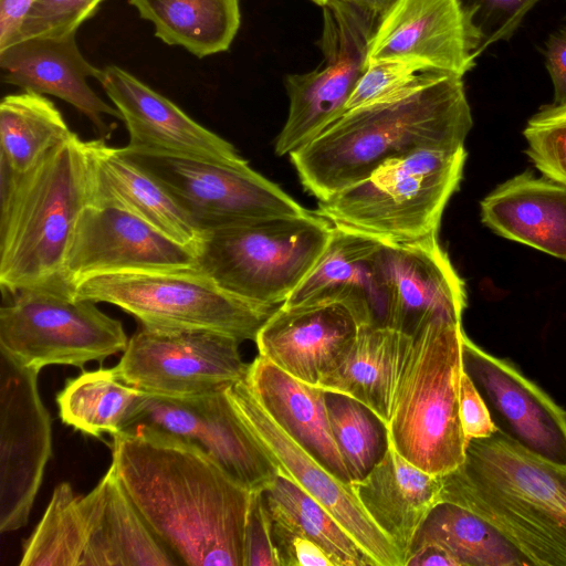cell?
Wrapping results in <instances>:
<instances>
[{
  "instance_id": "cell-1",
  "label": "cell",
  "mask_w": 566,
  "mask_h": 566,
  "mask_svg": "<svg viewBox=\"0 0 566 566\" xmlns=\"http://www.w3.org/2000/svg\"><path fill=\"white\" fill-rule=\"evenodd\" d=\"M112 437L122 486L181 564L243 566L251 491L180 437L144 426Z\"/></svg>"
},
{
  "instance_id": "cell-2",
  "label": "cell",
  "mask_w": 566,
  "mask_h": 566,
  "mask_svg": "<svg viewBox=\"0 0 566 566\" xmlns=\"http://www.w3.org/2000/svg\"><path fill=\"white\" fill-rule=\"evenodd\" d=\"M473 125L463 76L345 113L290 159L304 189L324 200L386 160L418 149L464 147Z\"/></svg>"
},
{
  "instance_id": "cell-3",
  "label": "cell",
  "mask_w": 566,
  "mask_h": 566,
  "mask_svg": "<svg viewBox=\"0 0 566 566\" xmlns=\"http://www.w3.org/2000/svg\"><path fill=\"white\" fill-rule=\"evenodd\" d=\"M441 480V502L492 523L533 566H566V467L496 430L470 439L463 463Z\"/></svg>"
},
{
  "instance_id": "cell-4",
  "label": "cell",
  "mask_w": 566,
  "mask_h": 566,
  "mask_svg": "<svg viewBox=\"0 0 566 566\" xmlns=\"http://www.w3.org/2000/svg\"><path fill=\"white\" fill-rule=\"evenodd\" d=\"M0 171L2 294L42 285L73 287L64 261L80 214L90 205L85 142L74 133L29 171L2 163Z\"/></svg>"
},
{
  "instance_id": "cell-5",
  "label": "cell",
  "mask_w": 566,
  "mask_h": 566,
  "mask_svg": "<svg viewBox=\"0 0 566 566\" xmlns=\"http://www.w3.org/2000/svg\"><path fill=\"white\" fill-rule=\"evenodd\" d=\"M463 334L461 323L437 319L410 335L387 424L395 450L433 475L455 470L465 459L469 441L460 417Z\"/></svg>"
},
{
  "instance_id": "cell-6",
  "label": "cell",
  "mask_w": 566,
  "mask_h": 566,
  "mask_svg": "<svg viewBox=\"0 0 566 566\" xmlns=\"http://www.w3.org/2000/svg\"><path fill=\"white\" fill-rule=\"evenodd\" d=\"M464 147L418 149L390 158L368 177L318 200L332 224L400 244L438 234L443 210L459 189Z\"/></svg>"
},
{
  "instance_id": "cell-7",
  "label": "cell",
  "mask_w": 566,
  "mask_h": 566,
  "mask_svg": "<svg viewBox=\"0 0 566 566\" xmlns=\"http://www.w3.org/2000/svg\"><path fill=\"white\" fill-rule=\"evenodd\" d=\"M333 224L315 211L203 231L198 268L227 292L256 305H282L313 269Z\"/></svg>"
},
{
  "instance_id": "cell-8",
  "label": "cell",
  "mask_w": 566,
  "mask_h": 566,
  "mask_svg": "<svg viewBox=\"0 0 566 566\" xmlns=\"http://www.w3.org/2000/svg\"><path fill=\"white\" fill-rule=\"evenodd\" d=\"M73 294L113 304L149 329H210L240 342H255L276 310L227 292L199 268L96 274L74 283Z\"/></svg>"
},
{
  "instance_id": "cell-9",
  "label": "cell",
  "mask_w": 566,
  "mask_h": 566,
  "mask_svg": "<svg viewBox=\"0 0 566 566\" xmlns=\"http://www.w3.org/2000/svg\"><path fill=\"white\" fill-rule=\"evenodd\" d=\"M2 295L0 349L24 366L83 368L127 347L122 322L97 303L75 297L72 286L42 285Z\"/></svg>"
},
{
  "instance_id": "cell-10",
  "label": "cell",
  "mask_w": 566,
  "mask_h": 566,
  "mask_svg": "<svg viewBox=\"0 0 566 566\" xmlns=\"http://www.w3.org/2000/svg\"><path fill=\"white\" fill-rule=\"evenodd\" d=\"M317 67L285 77L289 114L275 140L277 156L307 145L346 112L366 63L378 15L345 0H327Z\"/></svg>"
},
{
  "instance_id": "cell-11",
  "label": "cell",
  "mask_w": 566,
  "mask_h": 566,
  "mask_svg": "<svg viewBox=\"0 0 566 566\" xmlns=\"http://www.w3.org/2000/svg\"><path fill=\"white\" fill-rule=\"evenodd\" d=\"M122 150L171 195L201 232L308 211L248 161L226 165Z\"/></svg>"
},
{
  "instance_id": "cell-12",
  "label": "cell",
  "mask_w": 566,
  "mask_h": 566,
  "mask_svg": "<svg viewBox=\"0 0 566 566\" xmlns=\"http://www.w3.org/2000/svg\"><path fill=\"white\" fill-rule=\"evenodd\" d=\"M240 343L210 329L143 327L128 340L113 369L127 385L156 396L187 397L224 389L249 374Z\"/></svg>"
},
{
  "instance_id": "cell-13",
  "label": "cell",
  "mask_w": 566,
  "mask_h": 566,
  "mask_svg": "<svg viewBox=\"0 0 566 566\" xmlns=\"http://www.w3.org/2000/svg\"><path fill=\"white\" fill-rule=\"evenodd\" d=\"M38 369L0 349V532L23 527L52 455V419Z\"/></svg>"
},
{
  "instance_id": "cell-14",
  "label": "cell",
  "mask_w": 566,
  "mask_h": 566,
  "mask_svg": "<svg viewBox=\"0 0 566 566\" xmlns=\"http://www.w3.org/2000/svg\"><path fill=\"white\" fill-rule=\"evenodd\" d=\"M227 395L279 474L318 502L376 566H403L398 549L367 514L352 483L337 479L283 430L259 402L247 378L229 386Z\"/></svg>"
},
{
  "instance_id": "cell-15",
  "label": "cell",
  "mask_w": 566,
  "mask_h": 566,
  "mask_svg": "<svg viewBox=\"0 0 566 566\" xmlns=\"http://www.w3.org/2000/svg\"><path fill=\"white\" fill-rule=\"evenodd\" d=\"M136 426L198 444L251 492L264 491L279 475L274 463L237 413L227 388L187 397L145 392L125 430Z\"/></svg>"
},
{
  "instance_id": "cell-16",
  "label": "cell",
  "mask_w": 566,
  "mask_h": 566,
  "mask_svg": "<svg viewBox=\"0 0 566 566\" xmlns=\"http://www.w3.org/2000/svg\"><path fill=\"white\" fill-rule=\"evenodd\" d=\"M462 364L499 432L528 452L566 467V411L511 361L463 334Z\"/></svg>"
},
{
  "instance_id": "cell-17",
  "label": "cell",
  "mask_w": 566,
  "mask_h": 566,
  "mask_svg": "<svg viewBox=\"0 0 566 566\" xmlns=\"http://www.w3.org/2000/svg\"><path fill=\"white\" fill-rule=\"evenodd\" d=\"M198 268L196 253L135 214L87 205L76 222L64 275L77 281L103 273Z\"/></svg>"
},
{
  "instance_id": "cell-18",
  "label": "cell",
  "mask_w": 566,
  "mask_h": 566,
  "mask_svg": "<svg viewBox=\"0 0 566 566\" xmlns=\"http://www.w3.org/2000/svg\"><path fill=\"white\" fill-rule=\"evenodd\" d=\"M119 111L129 140L126 153L181 157L226 165L245 163L234 146L198 124L170 99L118 65L98 80Z\"/></svg>"
},
{
  "instance_id": "cell-19",
  "label": "cell",
  "mask_w": 566,
  "mask_h": 566,
  "mask_svg": "<svg viewBox=\"0 0 566 566\" xmlns=\"http://www.w3.org/2000/svg\"><path fill=\"white\" fill-rule=\"evenodd\" d=\"M479 49L460 0H390L378 15L365 65L413 59L464 76L475 66Z\"/></svg>"
},
{
  "instance_id": "cell-20",
  "label": "cell",
  "mask_w": 566,
  "mask_h": 566,
  "mask_svg": "<svg viewBox=\"0 0 566 566\" xmlns=\"http://www.w3.org/2000/svg\"><path fill=\"white\" fill-rule=\"evenodd\" d=\"M380 263L391 328L413 335L437 319L461 323L468 303L465 285L438 234L400 244L384 243Z\"/></svg>"
},
{
  "instance_id": "cell-21",
  "label": "cell",
  "mask_w": 566,
  "mask_h": 566,
  "mask_svg": "<svg viewBox=\"0 0 566 566\" xmlns=\"http://www.w3.org/2000/svg\"><path fill=\"white\" fill-rule=\"evenodd\" d=\"M384 242L333 224L324 252L282 304L339 302L360 326L390 327L388 293L380 263Z\"/></svg>"
},
{
  "instance_id": "cell-22",
  "label": "cell",
  "mask_w": 566,
  "mask_h": 566,
  "mask_svg": "<svg viewBox=\"0 0 566 566\" xmlns=\"http://www.w3.org/2000/svg\"><path fill=\"white\" fill-rule=\"evenodd\" d=\"M360 325L339 302L280 305L259 331V355L313 386L355 339Z\"/></svg>"
},
{
  "instance_id": "cell-23",
  "label": "cell",
  "mask_w": 566,
  "mask_h": 566,
  "mask_svg": "<svg viewBox=\"0 0 566 566\" xmlns=\"http://www.w3.org/2000/svg\"><path fill=\"white\" fill-rule=\"evenodd\" d=\"M75 34L29 38L0 50L2 78L23 91L63 99L87 117L105 138L111 127L104 116L122 120V115L88 85V77L99 80L102 69L84 57Z\"/></svg>"
},
{
  "instance_id": "cell-24",
  "label": "cell",
  "mask_w": 566,
  "mask_h": 566,
  "mask_svg": "<svg viewBox=\"0 0 566 566\" xmlns=\"http://www.w3.org/2000/svg\"><path fill=\"white\" fill-rule=\"evenodd\" d=\"M85 147L90 205L128 211L196 253L202 232L148 171L104 138L85 142Z\"/></svg>"
},
{
  "instance_id": "cell-25",
  "label": "cell",
  "mask_w": 566,
  "mask_h": 566,
  "mask_svg": "<svg viewBox=\"0 0 566 566\" xmlns=\"http://www.w3.org/2000/svg\"><path fill=\"white\" fill-rule=\"evenodd\" d=\"M83 501L88 537L82 566L181 564L146 523L112 464Z\"/></svg>"
},
{
  "instance_id": "cell-26",
  "label": "cell",
  "mask_w": 566,
  "mask_h": 566,
  "mask_svg": "<svg viewBox=\"0 0 566 566\" xmlns=\"http://www.w3.org/2000/svg\"><path fill=\"white\" fill-rule=\"evenodd\" d=\"M352 486L367 514L396 546L405 566L419 528L441 502V475L413 465L389 441L382 459Z\"/></svg>"
},
{
  "instance_id": "cell-27",
  "label": "cell",
  "mask_w": 566,
  "mask_h": 566,
  "mask_svg": "<svg viewBox=\"0 0 566 566\" xmlns=\"http://www.w3.org/2000/svg\"><path fill=\"white\" fill-rule=\"evenodd\" d=\"M481 221L494 233L566 261V187L525 171L480 202Z\"/></svg>"
},
{
  "instance_id": "cell-28",
  "label": "cell",
  "mask_w": 566,
  "mask_h": 566,
  "mask_svg": "<svg viewBox=\"0 0 566 566\" xmlns=\"http://www.w3.org/2000/svg\"><path fill=\"white\" fill-rule=\"evenodd\" d=\"M247 381L283 430L337 479L352 483L331 429L327 391L289 375L260 355L250 364Z\"/></svg>"
},
{
  "instance_id": "cell-29",
  "label": "cell",
  "mask_w": 566,
  "mask_h": 566,
  "mask_svg": "<svg viewBox=\"0 0 566 566\" xmlns=\"http://www.w3.org/2000/svg\"><path fill=\"white\" fill-rule=\"evenodd\" d=\"M409 337L391 327L360 326L317 387L358 400L388 424Z\"/></svg>"
},
{
  "instance_id": "cell-30",
  "label": "cell",
  "mask_w": 566,
  "mask_h": 566,
  "mask_svg": "<svg viewBox=\"0 0 566 566\" xmlns=\"http://www.w3.org/2000/svg\"><path fill=\"white\" fill-rule=\"evenodd\" d=\"M155 36L203 59L231 46L241 24L239 0H128Z\"/></svg>"
},
{
  "instance_id": "cell-31",
  "label": "cell",
  "mask_w": 566,
  "mask_h": 566,
  "mask_svg": "<svg viewBox=\"0 0 566 566\" xmlns=\"http://www.w3.org/2000/svg\"><path fill=\"white\" fill-rule=\"evenodd\" d=\"M423 543L443 546L460 566H533L496 526L450 502H440L432 509L411 548Z\"/></svg>"
},
{
  "instance_id": "cell-32",
  "label": "cell",
  "mask_w": 566,
  "mask_h": 566,
  "mask_svg": "<svg viewBox=\"0 0 566 566\" xmlns=\"http://www.w3.org/2000/svg\"><path fill=\"white\" fill-rule=\"evenodd\" d=\"M74 133L53 102L23 91L0 103V163L23 174Z\"/></svg>"
},
{
  "instance_id": "cell-33",
  "label": "cell",
  "mask_w": 566,
  "mask_h": 566,
  "mask_svg": "<svg viewBox=\"0 0 566 566\" xmlns=\"http://www.w3.org/2000/svg\"><path fill=\"white\" fill-rule=\"evenodd\" d=\"M144 391L120 380L113 368L84 371L56 395L61 420L93 437L125 430Z\"/></svg>"
},
{
  "instance_id": "cell-34",
  "label": "cell",
  "mask_w": 566,
  "mask_h": 566,
  "mask_svg": "<svg viewBox=\"0 0 566 566\" xmlns=\"http://www.w3.org/2000/svg\"><path fill=\"white\" fill-rule=\"evenodd\" d=\"M263 497L273 522L318 544L336 566H376L342 525L287 478L279 474Z\"/></svg>"
},
{
  "instance_id": "cell-35",
  "label": "cell",
  "mask_w": 566,
  "mask_h": 566,
  "mask_svg": "<svg viewBox=\"0 0 566 566\" xmlns=\"http://www.w3.org/2000/svg\"><path fill=\"white\" fill-rule=\"evenodd\" d=\"M87 537L83 495H76L70 483L62 482L25 542L20 565L82 566Z\"/></svg>"
},
{
  "instance_id": "cell-36",
  "label": "cell",
  "mask_w": 566,
  "mask_h": 566,
  "mask_svg": "<svg viewBox=\"0 0 566 566\" xmlns=\"http://www.w3.org/2000/svg\"><path fill=\"white\" fill-rule=\"evenodd\" d=\"M333 437L350 481L365 478L389 447L387 424L358 400L338 392L326 394Z\"/></svg>"
},
{
  "instance_id": "cell-37",
  "label": "cell",
  "mask_w": 566,
  "mask_h": 566,
  "mask_svg": "<svg viewBox=\"0 0 566 566\" xmlns=\"http://www.w3.org/2000/svg\"><path fill=\"white\" fill-rule=\"evenodd\" d=\"M450 74L419 60L387 59L368 63L350 94L346 112L405 97Z\"/></svg>"
},
{
  "instance_id": "cell-38",
  "label": "cell",
  "mask_w": 566,
  "mask_h": 566,
  "mask_svg": "<svg viewBox=\"0 0 566 566\" xmlns=\"http://www.w3.org/2000/svg\"><path fill=\"white\" fill-rule=\"evenodd\" d=\"M525 154L542 175L566 187V102L542 106L523 129Z\"/></svg>"
},
{
  "instance_id": "cell-39",
  "label": "cell",
  "mask_w": 566,
  "mask_h": 566,
  "mask_svg": "<svg viewBox=\"0 0 566 566\" xmlns=\"http://www.w3.org/2000/svg\"><path fill=\"white\" fill-rule=\"evenodd\" d=\"M104 0H34L25 14L17 40L34 36H64L76 33Z\"/></svg>"
},
{
  "instance_id": "cell-40",
  "label": "cell",
  "mask_w": 566,
  "mask_h": 566,
  "mask_svg": "<svg viewBox=\"0 0 566 566\" xmlns=\"http://www.w3.org/2000/svg\"><path fill=\"white\" fill-rule=\"evenodd\" d=\"M480 42V55L490 45L510 40L541 0H460Z\"/></svg>"
},
{
  "instance_id": "cell-41",
  "label": "cell",
  "mask_w": 566,
  "mask_h": 566,
  "mask_svg": "<svg viewBox=\"0 0 566 566\" xmlns=\"http://www.w3.org/2000/svg\"><path fill=\"white\" fill-rule=\"evenodd\" d=\"M243 566H280L263 491L251 492L244 528Z\"/></svg>"
},
{
  "instance_id": "cell-42",
  "label": "cell",
  "mask_w": 566,
  "mask_h": 566,
  "mask_svg": "<svg viewBox=\"0 0 566 566\" xmlns=\"http://www.w3.org/2000/svg\"><path fill=\"white\" fill-rule=\"evenodd\" d=\"M272 539L280 566H336L315 542L273 522Z\"/></svg>"
},
{
  "instance_id": "cell-43",
  "label": "cell",
  "mask_w": 566,
  "mask_h": 566,
  "mask_svg": "<svg viewBox=\"0 0 566 566\" xmlns=\"http://www.w3.org/2000/svg\"><path fill=\"white\" fill-rule=\"evenodd\" d=\"M460 417L468 441L490 437L496 431L484 400L464 370L460 382Z\"/></svg>"
},
{
  "instance_id": "cell-44",
  "label": "cell",
  "mask_w": 566,
  "mask_h": 566,
  "mask_svg": "<svg viewBox=\"0 0 566 566\" xmlns=\"http://www.w3.org/2000/svg\"><path fill=\"white\" fill-rule=\"evenodd\" d=\"M545 65L554 87V102H566V22L549 34L544 49Z\"/></svg>"
},
{
  "instance_id": "cell-45",
  "label": "cell",
  "mask_w": 566,
  "mask_h": 566,
  "mask_svg": "<svg viewBox=\"0 0 566 566\" xmlns=\"http://www.w3.org/2000/svg\"><path fill=\"white\" fill-rule=\"evenodd\" d=\"M34 0H0V50L15 42Z\"/></svg>"
},
{
  "instance_id": "cell-46",
  "label": "cell",
  "mask_w": 566,
  "mask_h": 566,
  "mask_svg": "<svg viewBox=\"0 0 566 566\" xmlns=\"http://www.w3.org/2000/svg\"><path fill=\"white\" fill-rule=\"evenodd\" d=\"M405 566H460L441 545L423 543L411 548Z\"/></svg>"
},
{
  "instance_id": "cell-47",
  "label": "cell",
  "mask_w": 566,
  "mask_h": 566,
  "mask_svg": "<svg viewBox=\"0 0 566 566\" xmlns=\"http://www.w3.org/2000/svg\"><path fill=\"white\" fill-rule=\"evenodd\" d=\"M379 14L390 0H345Z\"/></svg>"
},
{
  "instance_id": "cell-48",
  "label": "cell",
  "mask_w": 566,
  "mask_h": 566,
  "mask_svg": "<svg viewBox=\"0 0 566 566\" xmlns=\"http://www.w3.org/2000/svg\"><path fill=\"white\" fill-rule=\"evenodd\" d=\"M311 1L318 4L319 7H323L327 0H311Z\"/></svg>"
}]
</instances>
